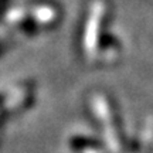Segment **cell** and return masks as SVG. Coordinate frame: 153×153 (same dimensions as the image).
<instances>
[{
  "instance_id": "1",
  "label": "cell",
  "mask_w": 153,
  "mask_h": 153,
  "mask_svg": "<svg viewBox=\"0 0 153 153\" xmlns=\"http://www.w3.org/2000/svg\"><path fill=\"white\" fill-rule=\"evenodd\" d=\"M104 4L101 1H97L94 4L89 19H88V26H87V31H85V38H84V43H85V48L88 53H91L97 45L95 41L98 40V31L101 27V20H102V14H104Z\"/></svg>"
}]
</instances>
